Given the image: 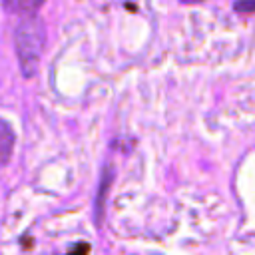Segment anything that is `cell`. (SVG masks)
Segmentation results:
<instances>
[{
    "mask_svg": "<svg viewBox=\"0 0 255 255\" xmlns=\"http://www.w3.org/2000/svg\"><path fill=\"white\" fill-rule=\"evenodd\" d=\"M14 149V131L12 128L0 118V167H4Z\"/></svg>",
    "mask_w": 255,
    "mask_h": 255,
    "instance_id": "3",
    "label": "cell"
},
{
    "mask_svg": "<svg viewBox=\"0 0 255 255\" xmlns=\"http://www.w3.org/2000/svg\"><path fill=\"white\" fill-rule=\"evenodd\" d=\"M233 8H235L237 12L251 14V12H255V0H235Z\"/></svg>",
    "mask_w": 255,
    "mask_h": 255,
    "instance_id": "4",
    "label": "cell"
},
{
    "mask_svg": "<svg viewBox=\"0 0 255 255\" xmlns=\"http://www.w3.org/2000/svg\"><path fill=\"white\" fill-rule=\"evenodd\" d=\"M44 0H2L4 8L12 14H20V16H36L40 6Z\"/></svg>",
    "mask_w": 255,
    "mask_h": 255,
    "instance_id": "2",
    "label": "cell"
},
{
    "mask_svg": "<svg viewBox=\"0 0 255 255\" xmlns=\"http://www.w3.org/2000/svg\"><path fill=\"white\" fill-rule=\"evenodd\" d=\"M181 2H187V4H195V2H203V0H181Z\"/></svg>",
    "mask_w": 255,
    "mask_h": 255,
    "instance_id": "5",
    "label": "cell"
},
{
    "mask_svg": "<svg viewBox=\"0 0 255 255\" xmlns=\"http://www.w3.org/2000/svg\"><path fill=\"white\" fill-rule=\"evenodd\" d=\"M14 44L22 74L26 78H32L38 70V62L46 46V28L38 14L22 18V22L16 26Z\"/></svg>",
    "mask_w": 255,
    "mask_h": 255,
    "instance_id": "1",
    "label": "cell"
}]
</instances>
